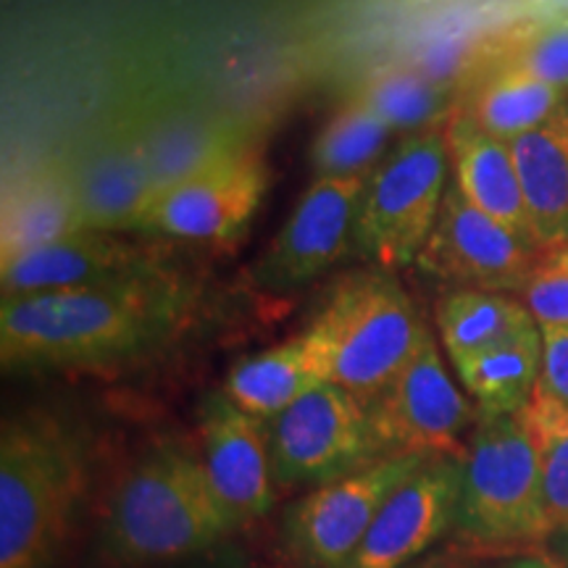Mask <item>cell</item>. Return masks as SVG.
<instances>
[{
	"label": "cell",
	"mask_w": 568,
	"mask_h": 568,
	"mask_svg": "<svg viewBox=\"0 0 568 568\" xmlns=\"http://www.w3.org/2000/svg\"><path fill=\"white\" fill-rule=\"evenodd\" d=\"M184 308L176 276L3 297L0 358L6 368L98 366L145 351L174 329Z\"/></svg>",
	"instance_id": "6da1fadb"
},
{
	"label": "cell",
	"mask_w": 568,
	"mask_h": 568,
	"mask_svg": "<svg viewBox=\"0 0 568 568\" xmlns=\"http://www.w3.org/2000/svg\"><path fill=\"white\" fill-rule=\"evenodd\" d=\"M237 527L203 460L184 447L163 445L134 464L116 487L103 542L119 564L145 566L195 556Z\"/></svg>",
	"instance_id": "7a4b0ae2"
},
{
	"label": "cell",
	"mask_w": 568,
	"mask_h": 568,
	"mask_svg": "<svg viewBox=\"0 0 568 568\" xmlns=\"http://www.w3.org/2000/svg\"><path fill=\"white\" fill-rule=\"evenodd\" d=\"M82 443L51 416H19L0 437V568H51L80 506Z\"/></svg>",
	"instance_id": "3957f363"
},
{
	"label": "cell",
	"mask_w": 568,
	"mask_h": 568,
	"mask_svg": "<svg viewBox=\"0 0 568 568\" xmlns=\"http://www.w3.org/2000/svg\"><path fill=\"white\" fill-rule=\"evenodd\" d=\"M453 531L477 552L516 550L550 535L537 445L524 414L477 418Z\"/></svg>",
	"instance_id": "277c9868"
},
{
	"label": "cell",
	"mask_w": 568,
	"mask_h": 568,
	"mask_svg": "<svg viewBox=\"0 0 568 568\" xmlns=\"http://www.w3.org/2000/svg\"><path fill=\"white\" fill-rule=\"evenodd\" d=\"M314 326L329 343L332 382L366 406L385 393L429 335L403 284L382 268L339 284Z\"/></svg>",
	"instance_id": "5b68a950"
},
{
	"label": "cell",
	"mask_w": 568,
	"mask_h": 568,
	"mask_svg": "<svg viewBox=\"0 0 568 568\" xmlns=\"http://www.w3.org/2000/svg\"><path fill=\"white\" fill-rule=\"evenodd\" d=\"M447 132L429 126L397 142L368 174L353 245L382 268L414 266L447 190Z\"/></svg>",
	"instance_id": "8992f818"
},
{
	"label": "cell",
	"mask_w": 568,
	"mask_h": 568,
	"mask_svg": "<svg viewBox=\"0 0 568 568\" xmlns=\"http://www.w3.org/2000/svg\"><path fill=\"white\" fill-rule=\"evenodd\" d=\"M268 424L274 485L322 487L385 458L374 443L368 406L326 382Z\"/></svg>",
	"instance_id": "52a82bcc"
},
{
	"label": "cell",
	"mask_w": 568,
	"mask_h": 568,
	"mask_svg": "<svg viewBox=\"0 0 568 568\" xmlns=\"http://www.w3.org/2000/svg\"><path fill=\"white\" fill-rule=\"evenodd\" d=\"M477 418L479 410L456 387L432 332L385 393L368 403V422L382 456L464 458L460 437L477 426Z\"/></svg>",
	"instance_id": "ba28073f"
},
{
	"label": "cell",
	"mask_w": 568,
	"mask_h": 568,
	"mask_svg": "<svg viewBox=\"0 0 568 568\" xmlns=\"http://www.w3.org/2000/svg\"><path fill=\"white\" fill-rule=\"evenodd\" d=\"M426 460L429 456L418 453H395L316 487L284 516V548L303 568H339L372 529L395 489L414 477Z\"/></svg>",
	"instance_id": "9c48e42d"
},
{
	"label": "cell",
	"mask_w": 568,
	"mask_h": 568,
	"mask_svg": "<svg viewBox=\"0 0 568 568\" xmlns=\"http://www.w3.org/2000/svg\"><path fill=\"white\" fill-rule=\"evenodd\" d=\"M537 251L508 226L474 209L456 184H447L437 222L416 258V268L453 287L516 293Z\"/></svg>",
	"instance_id": "30bf717a"
},
{
	"label": "cell",
	"mask_w": 568,
	"mask_h": 568,
	"mask_svg": "<svg viewBox=\"0 0 568 568\" xmlns=\"http://www.w3.org/2000/svg\"><path fill=\"white\" fill-rule=\"evenodd\" d=\"M266 184L264 159L245 145L155 195L142 213L138 232L224 243L251 224Z\"/></svg>",
	"instance_id": "8fae6325"
},
{
	"label": "cell",
	"mask_w": 568,
	"mask_h": 568,
	"mask_svg": "<svg viewBox=\"0 0 568 568\" xmlns=\"http://www.w3.org/2000/svg\"><path fill=\"white\" fill-rule=\"evenodd\" d=\"M366 182L368 174L316 176L268 243L255 272L258 282L272 290H293L343 258L353 245Z\"/></svg>",
	"instance_id": "7c38bea8"
},
{
	"label": "cell",
	"mask_w": 568,
	"mask_h": 568,
	"mask_svg": "<svg viewBox=\"0 0 568 568\" xmlns=\"http://www.w3.org/2000/svg\"><path fill=\"white\" fill-rule=\"evenodd\" d=\"M464 458H429L374 518L351 558L339 568H403L424 558L456 529Z\"/></svg>",
	"instance_id": "4fadbf2b"
},
{
	"label": "cell",
	"mask_w": 568,
	"mask_h": 568,
	"mask_svg": "<svg viewBox=\"0 0 568 568\" xmlns=\"http://www.w3.org/2000/svg\"><path fill=\"white\" fill-rule=\"evenodd\" d=\"M161 272L166 268L153 247L126 243L116 232L84 230L0 261V284L3 297H13L130 282Z\"/></svg>",
	"instance_id": "5bb4252c"
},
{
	"label": "cell",
	"mask_w": 568,
	"mask_h": 568,
	"mask_svg": "<svg viewBox=\"0 0 568 568\" xmlns=\"http://www.w3.org/2000/svg\"><path fill=\"white\" fill-rule=\"evenodd\" d=\"M67 161L88 230H138L155 197V184L134 119L103 126Z\"/></svg>",
	"instance_id": "9a60e30c"
},
{
	"label": "cell",
	"mask_w": 568,
	"mask_h": 568,
	"mask_svg": "<svg viewBox=\"0 0 568 568\" xmlns=\"http://www.w3.org/2000/svg\"><path fill=\"white\" fill-rule=\"evenodd\" d=\"M266 422H258L222 395L203 406V464L237 524L266 516L274 506V474Z\"/></svg>",
	"instance_id": "2e32d148"
},
{
	"label": "cell",
	"mask_w": 568,
	"mask_h": 568,
	"mask_svg": "<svg viewBox=\"0 0 568 568\" xmlns=\"http://www.w3.org/2000/svg\"><path fill=\"white\" fill-rule=\"evenodd\" d=\"M326 382H332V351L311 324L303 335L234 364L224 382V395L258 422H272Z\"/></svg>",
	"instance_id": "e0dca14e"
},
{
	"label": "cell",
	"mask_w": 568,
	"mask_h": 568,
	"mask_svg": "<svg viewBox=\"0 0 568 568\" xmlns=\"http://www.w3.org/2000/svg\"><path fill=\"white\" fill-rule=\"evenodd\" d=\"M447 132V151H450L453 184L460 190L474 209L487 213L497 224L524 237L535 247V230L527 201H524L521 180H518L510 142L497 140L481 132L471 119L458 113Z\"/></svg>",
	"instance_id": "ac0fdd59"
},
{
	"label": "cell",
	"mask_w": 568,
	"mask_h": 568,
	"mask_svg": "<svg viewBox=\"0 0 568 568\" xmlns=\"http://www.w3.org/2000/svg\"><path fill=\"white\" fill-rule=\"evenodd\" d=\"M82 209L67 159L40 163L6 190L0 261L84 232Z\"/></svg>",
	"instance_id": "d6986e66"
},
{
	"label": "cell",
	"mask_w": 568,
	"mask_h": 568,
	"mask_svg": "<svg viewBox=\"0 0 568 568\" xmlns=\"http://www.w3.org/2000/svg\"><path fill=\"white\" fill-rule=\"evenodd\" d=\"M138 132L155 195L245 148L222 119L184 105L163 109L153 119H138Z\"/></svg>",
	"instance_id": "ffe728a7"
},
{
	"label": "cell",
	"mask_w": 568,
	"mask_h": 568,
	"mask_svg": "<svg viewBox=\"0 0 568 568\" xmlns=\"http://www.w3.org/2000/svg\"><path fill=\"white\" fill-rule=\"evenodd\" d=\"M539 247L568 240V103L550 122L510 142Z\"/></svg>",
	"instance_id": "44dd1931"
},
{
	"label": "cell",
	"mask_w": 568,
	"mask_h": 568,
	"mask_svg": "<svg viewBox=\"0 0 568 568\" xmlns=\"http://www.w3.org/2000/svg\"><path fill=\"white\" fill-rule=\"evenodd\" d=\"M453 368L479 416L524 414L542 372V332L537 324L529 326L485 351L453 361Z\"/></svg>",
	"instance_id": "7402d4cb"
},
{
	"label": "cell",
	"mask_w": 568,
	"mask_h": 568,
	"mask_svg": "<svg viewBox=\"0 0 568 568\" xmlns=\"http://www.w3.org/2000/svg\"><path fill=\"white\" fill-rule=\"evenodd\" d=\"M568 103V92L552 88L529 71L493 63V69L474 84L464 116L481 132L514 142L545 122Z\"/></svg>",
	"instance_id": "603a6c76"
},
{
	"label": "cell",
	"mask_w": 568,
	"mask_h": 568,
	"mask_svg": "<svg viewBox=\"0 0 568 568\" xmlns=\"http://www.w3.org/2000/svg\"><path fill=\"white\" fill-rule=\"evenodd\" d=\"M435 324L450 361H460L529 329L535 326V318L518 297L453 287L435 305Z\"/></svg>",
	"instance_id": "cb8c5ba5"
},
{
	"label": "cell",
	"mask_w": 568,
	"mask_h": 568,
	"mask_svg": "<svg viewBox=\"0 0 568 568\" xmlns=\"http://www.w3.org/2000/svg\"><path fill=\"white\" fill-rule=\"evenodd\" d=\"M353 98L374 111L393 132L429 130L447 105L443 88L432 77L408 67L374 71Z\"/></svg>",
	"instance_id": "d4e9b609"
},
{
	"label": "cell",
	"mask_w": 568,
	"mask_h": 568,
	"mask_svg": "<svg viewBox=\"0 0 568 568\" xmlns=\"http://www.w3.org/2000/svg\"><path fill=\"white\" fill-rule=\"evenodd\" d=\"M389 138L393 130L364 103L351 98L311 145V169L316 176L366 174V169L385 153Z\"/></svg>",
	"instance_id": "484cf974"
},
{
	"label": "cell",
	"mask_w": 568,
	"mask_h": 568,
	"mask_svg": "<svg viewBox=\"0 0 568 568\" xmlns=\"http://www.w3.org/2000/svg\"><path fill=\"white\" fill-rule=\"evenodd\" d=\"M531 437H535L539 474H542L545 516L550 531L568 527V408L558 406L537 389L524 410Z\"/></svg>",
	"instance_id": "4316f807"
},
{
	"label": "cell",
	"mask_w": 568,
	"mask_h": 568,
	"mask_svg": "<svg viewBox=\"0 0 568 568\" xmlns=\"http://www.w3.org/2000/svg\"><path fill=\"white\" fill-rule=\"evenodd\" d=\"M516 295L539 329H568V240L539 247Z\"/></svg>",
	"instance_id": "83f0119b"
},
{
	"label": "cell",
	"mask_w": 568,
	"mask_h": 568,
	"mask_svg": "<svg viewBox=\"0 0 568 568\" xmlns=\"http://www.w3.org/2000/svg\"><path fill=\"white\" fill-rule=\"evenodd\" d=\"M495 63L524 69L552 88L568 92V17L521 34L514 45L497 55Z\"/></svg>",
	"instance_id": "f1b7e54d"
},
{
	"label": "cell",
	"mask_w": 568,
	"mask_h": 568,
	"mask_svg": "<svg viewBox=\"0 0 568 568\" xmlns=\"http://www.w3.org/2000/svg\"><path fill=\"white\" fill-rule=\"evenodd\" d=\"M542 332V372L537 389L568 408V329Z\"/></svg>",
	"instance_id": "f546056e"
},
{
	"label": "cell",
	"mask_w": 568,
	"mask_h": 568,
	"mask_svg": "<svg viewBox=\"0 0 568 568\" xmlns=\"http://www.w3.org/2000/svg\"><path fill=\"white\" fill-rule=\"evenodd\" d=\"M403 568H474L471 560L456 556V552H432V556H424L414 560V564Z\"/></svg>",
	"instance_id": "4dcf8cb0"
},
{
	"label": "cell",
	"mask_w": 568,
	"mask_h": 568,
	"mask_svg": "<svg viewBox=\"0 0 568 568\" xmlns=\"http://www.w3.org/2000/svg\"><path fill=\"white\" fill-rule=\"evenodd\" d=\"M497 568H566V566L558 564V560L548 556V552H527V556L510 558Z\"/></svg>",
	"instance_id": "1f68e13d"
},
{
	"label": "cell",
	"mask_w": 568,
	"mask_h": 568,
	"mask_svg": "<svg viewBox=\"0 0 568 568\" xmlns=\"http://www.w3.org/2000/svg\"><path fill=\"white\" fill-rule=\"evenodd\" d=\"M560 550H564V566L568 568V527L560 529Z\"/></svg>",
	"instance_id": "d6a6232c"
}]
</instances>
